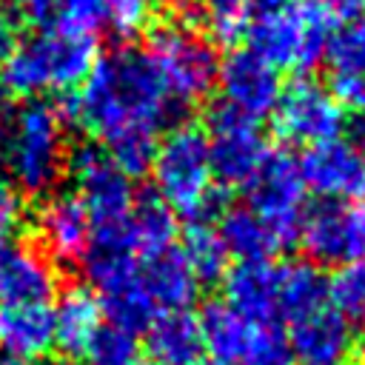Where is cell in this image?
Here are the masks:
<instances>
[{
  "mask_svg": "<svg viewBox=\"0 0 365 365\" xmlns=\"http://www.w3.org/2000/svg\"><path fill=\"white\" fill-rule=\"evenodd\" d=\"M217 83L222 91V106L251 120L268 117L282 91L277 68H271L248 48H237L220 63Z\"/></svg>",
  "mask_w": 365,
  "mask_h": 365,
  "instance_id": "13",
  "label": "cell"
},
{
  "mask_svg": "<svg viewBox=\"0 0 365 365\" xmlns=\"http://www.w3.org/2000/svg\"><path fill=\"white\" fill-rule=\"evenodd\" d=\"M205 143H208L211 174L222 185H248V180L257 174L259 163L268 154L257 120L222 103L208 111Z\"/></svg>",
  "mask_w": 365,
  "mask_h": 365,
  "instance_id": "11",
  "label": "cell"
},
{
  "mask_svg": "<svg viewBox=\"0 0 365 365\" xmlns=\"http://www.w3.org/2000/svg\"><path fill=\"white\" fill-rule=\"evenodd\" d=\"M317 3L325 9L331 20H345V23L359 20V14L365 11V0H317Z\"/></svg>",
  "mask_w": 365,
  "mask_h": 365,
  "instance_id": "35",
  "label": "cell"
},
{
  "mask_svg": "<svg viewBox=\"0 0 365 365\" xmlns=\"http://www.w3.org/2000/svg\"><path fill=\"white\" fill-rule=\"evenodd\" d=\"M83 359L86 365H131L137 359V334L103 322Z\"/></svg>",
  "mask_w": 365,
  "mask_h": 365,
  "instance_id": "30",
  "label": "cell"
},
{
  "mask_svg": "<svg viewBox=\"0 0 365 365\" xmlns=\"http://www.w3.org/2000/svg\"><path fill=\"white\" fill-rule=\"evenodd\" d=\"M299 174L305 188L322 200H359L365 197V145L351 137H334L305 148Z\"/></svg>",
  "mask_w": 365,
  "mask_h": 365,
  "instance_id": "12",
  "label": "cell"
},
{
  "mask_svg": "<svg viewBox=\"0 0 365 365\" xmlns=\"http://www.w3.org/2000/svg\"><path fill=\"white\" fill-rule=\"evenodd\" d=\"M354 345H356V354H359V365H365V322H362V331H359Z\"/></svg>",
  "mask_w": 365,
  "mask_h": 365,
  "instance_id": "39",
  "label": "cell"
},
{
  "mask_svg": "<svg viewBox=\"0 0 365 365\" xmlns=\"http://www.w3.org/2000/svg\"><path fill=\"white\" fill-rule=\"evenodd\" d=\"M54 348V311L48 302L0 305V356L31 362Z\"/></svg>",
  "mask_w": 365,
  "mask_h": 365,
  "instance_id": "17",
  "label": "cell"
},
{
  "mask_svg": "<svg viewBox=\"0 0 365 365\" xmlns=\"http://www.w3.org/2000/svg\"><path fill=\"white\" fill-rule=\"evenodd\" d=\"M288 3H294V0H254V6H257V11H268V9H279V6H288Z\"/></svg>",
  "mask_w": 365,
  "mask_h": 365,
  "instance_id": "38",
  "label": "cell"
},
{
  "mask_svg": "<svg viewBox=\"0 0 365 365\" xmlns=\"http://www.w3.org/2000/svg\"><path fill=\"white\" fill-rule=\"evenodd\" d=\"M14 46H17V23L9 11L0 9V63L11 54Z\"/></svg>",
  "mask_w": 365,
  "mask_h": 365,
  "instance_id": "37",
  "label": "cell"
},
{
  "mask_svg": "<svg viewBox=\"0 0 365 365\" xmlns=\"http://www.w3.org/2000/svg\"><path fill=\"white\" fill-rule=\"evenodd\" d=\"M205 9L208 31L217 43H237L248 31V3L251 0H197Z\"/></svg>",
  "mask_w": 365,
  "mask_h": 365,
  "instance_id": "31",
  "label": "cell"
},
{
  "mask_svg": "<svg viewBox=\"0 0 365 365\" xmlns=\"http://www.w3.org/2000/svg\"><path fill=\"white\" fill-rule=\"evenodd\" d=\"M148 3H154V0H148Z\"/></svg>",
  "mask_w": 365,
  "mask_h": 365,
  "instance_id": "44",
  "label": "cell"
},
{
  "mask_svg": "<svg viewBox=\"0 0 365 365\" xmlns=\"http://www.w3.org/2000/svg\"><path fill=\"white\" fill-rule=\"evenodd\" d=\"M151 174L157 197L171 214L205 220L217 202L205 131L197 125H177L157 143Z\"/></svg>",
  "mask_w": 365,
  "mask_h": 365,
  "instance_id": "5",
  "label": "cell"
},
{
  "mask_svg": "<svg viewBox=\"0 0 365 365\" xmlns=\"http://www.w3.org/2000/svg\"><path fill=\"white\" fill-rule=\"evenodd\" d=\"M180 257L185 259L188 271L194 274V279L200 285L217 282L228 274V251L220 240L217 225H211L208 220H191V225L182 237Z\"/></svg>",
  "mask_w": 365,
  "mask_h": 365,
  "instance_id": "27",
  "label": "cell"
},
{
  "mask_svg": "<svg viewBox=\"0 0 365 365\" xmlns=\"http://www.w3.org/2000/svg\"><path fill=\"white\" fill-rule=\"evenodd\" d=\"M177 108L200 103L217 83L220 57L211 40L185 20H165L148 34L145 48Z\"/></svg>",
  "mask_w": 365,
  "mask_h": 365,
  "instance_id": "6",
  "label": "cell"
},
{
  "mask_svg": "<svg viewBox=\"0 0 365 365\" xmlns=\"http://www.w3.org/2000/svg\"><path fill=\"white\" fill-rule=\"evenodd\" d=\"M299 242L317 268H339L365 259V202L325 200L305 211Z\"/></svg>",
  "mask_w": 365,
  "mask_h": 365,
  "instance_id": "9",
  "label": "cell"
},
{
  "mask_svg": "<svg viewBox=\"0 0 365 365\" xmlns=\"http://www.w3.org/2000/svg\"><path fill=\"white\" fill-rule=\"evenodd\" d=\"M128 237L140 259L165 254L174 248L177 220L160 197H137L128 214Z\"/></svg>",
  "mask_w": 365,
  "mask_h": 365,
  "instance_id": "25",
  "label": "cell"
},
{
  "mask_svg": "<svg viewBox=\"0 0 365 365\" xmlns=\"http://www.w3.org/2000/svg\"><path fill=\"white\" fill-rule=\"evenodd\" d=\"M137 285L145 294V299L154 305L157 314L188 311V305L194 302V297L200 291V282L194 279L185 259L174 248L165 254L140 259Z\"/></svg>",
  "mask_w": 365,
  "mask_h": 365,
  "instance_id": "20",
  "label": "cell"
},
{
  "mask_svg": "<svg viewBox=\"0 0 365 365\" xmlns=\"http://www.w3.org/2000/svg\"><path fill=\"white\" fill-rule=\"evenodd\" d=\"M94 63V34L48 26L17 43L0 63V88L23 100H37L46 91H71L86 83Z\"/></svg>",
  "mask_w": 365,
  "mask_h": 365,
  "instance_id": "2",
  "label": "cell"
},
{
  "mask_svg": "<svg viewBox=\"0 0 365 365\" xmlns=\"http://www.w3.org/2000/svg\"><path fill=\"white\" fill-rule=\"evenodd\" d=\"M325 277L314 262H282L279 265V288H277V319L294 322L317 308L325 299Z\"/></svg>",
  "mask_w": 365,
  "mask_h": 365,
  "instance_id": "23",
  "label": "cell"
},
{
  "mask_svg": "<svg viewBox=\"0 0 365 365\" xmlns=\"http://www.w3.org/2000/svg\"><path fill=\"white\" fill-rule=\"evenodd\" d=\"M60 117L103 140V151L131 180L151 171L157 131L177 108L151 54L123 46L100 57L86 83L66 97Z\"/></svg>",
  "mask_w": 365,
  "mask_h": 365,
  "instance_id": "1",
  "label": "cell"
},
{
  "mask_svg": "<svg viewBox=\"0 0 365 365\" xmlns=\"http://www.w3.org/2000/svg\"><path fill=\"white\" fill-rule=\"evenodd\" d=\"M200 365H228V362H217V359H214V362H200Z\"/></svg>",
  "mask_w": 365,
  "mask_h": 365,
  "instance_id": "42",
  "label": "cell"
},
{
  "mask_svg": "<svg viewBox=\"0 0 365 365\" xmlns=\"http://www.w3.org/2000/svg\"><path fill=\"white\" fill-rule=\"evenodd\" d=\"M225 302L254 325H271L277 319L279 262L254 259L234 265L225 277Z\"/></svg>",
  "mask_w": 365,
  "mask_h": 365,
  "instance_id": "18",
  "label": "cell"
},
{
  "mask_svg": "<svg viewBox=\"0 0 365 365\" xmlns=\"http://www.w3.org/2000/svg\"><path fill=\"white\" fill-rule=\"evenodd\" d=\"M66 168L77 185V197L83 200L91 231L123 225L134 208V188L131 180L111 163V157L97 143H80L68 157Z\"/></svg>",
  "mask_w": 365,
  "mask_h": 365,
  "instance_id": "8",
  "label": "cell"
},
{
  "mask_svg": "<svg viewBox=\"0 0 365 365\" xmlns=\"http://www.w3.org/2000/svg\"><path fill=\"white\" fill-rule=\"evenodd\" d=\"M37 231L48 257L57 262H77L91 240V217L77 194H54L40 205Z\"/></svg>",
  "mask_w": 365,
  "mask_h": 365,
  "instance_id": "16",
  "label": "cell"
},
{
  "mask_svg": "<svg viewBox=\"0 0 365 365\" xmlns=\"http://www.w3.org/2000/svg\"><path fill=\"white\" fill-rule=\"evenodd\" d=\"M334 37V20L317 0H294L279 9L257 11L248 20V51L265 60L271 68L311 71L325 60Z\"/></svg>",
  "mask_w": 365,
  "mask_h": 365,
  "instance_id": "4",
  "label": "cell"
},
{
  "mask_svg": "<svg viewBox=\"0 0 365 365\" xmlns=\"http://www.w3.org/2000/svg\"><path fill=\"white\" fill-rule=\"evenodd\" d=\"M57 291L54 265L14 237L0 234V305L9 302H48Z\"/></svg>",
  "mask_w": 365,
  "mask_h": 365,
  "instance_id": "15",
  "label": "cell"
},
{
  "mask_svg": "<svg viewBox=\"0 0 365 365\" xmlns=\"http://www.w3.org/2000/svg\"><path fill=\"white\" fill-rule=\"evenodd\" d=\"M3 168L23 194H48L66 168V120L46 100H26L0 137Z\"/></svg>",
  "mask_w": 365,
  "mask_h": 365,
  "instance_id": "3",
  "label": "cell"
},
{
  "mask_svg": "<svg viewBox=\"0 0 365 365\" xmlns=\"http://www.w3.org/2000/svg\"><path fill=\"white\" fill-rule=\"evenodd\" d=\"M20 222H23V200H20V191L0 171V234L14 237V231L20 228Z\"/></svg>",
  "mask_w": 365,
  "mask_h": 365,
  "instance_id": "34",
  "label": "cell"
},
{
  "mask_svg": "<svg viewBox=\"0 0 365 365\" xmlns=\"http://www.w3.org/2000/svg\"><path fill=\"white\" fill-rule=\"evenodd\" d=\"M131 365H157V362H143V359H134Z\"/></svg>",
  "mask_w": 365,
  "mask_h": 365,
  "instance_id": "41",
  "label": "cell"
},
{
  "mask_svg": "<svg viewBox=\"0 0 365 365\" xmlns=\"http://www.w3.org/2000/svg\"><path fill=\"white\" fill-rule=\"evenodd\" d=\"M145 345L157 365H200L205 354L200 319L191 311L157 314L145 328Z\"/></svg>",
  "mask_w": 365,
  "mask_h": 365,
  "instance_id": "22",
  "label": "cell"
},
{
  "mask_svg": "<svg viewBox=\"0 0 365 365\" xmlns=\"http://www.w3.org/2000/svg\"><path fill=\"white\" fill-rule=\"evenodd\" d=\"M145 23H148V0H108L106 26L117 37L131 40L145 29Z\"/></svg>",
  "mask_w": 365,
  "mask_h": 365,
  "instance_id": "33",
  "label": "cell"
},
{
  "mask_svg": "<svg viewBox=\"0 0 365 365\" xmlns=\"http://www.w3.org/2000/svg\"><path fill=\"white\" fill-rule=\"evenodd\" d=\"M200 331H202V345L205 351L214 354L217 362H237L240 351L245 348L254 322H248L240 311H234L225 299L208 302L200 311Z\"/></svg>",
  "mask_w": 365,
  "mask_h": 365,
  "instance_id": "26",
  "label": "cell"
},
{
  "mask_svg": "<svg viewBox=\"0 0 365 365\" xmlns=\"http://www.w3.org/2000/svg\"><path fill=\"white\" fill-rule=\"evenodd\" d=\"M3 125H6V123H3V111H0V137H3Z\"/></svg>",
  "mask_w": 365,
  "mask_h": 365,
  "instance_id": "43",
  "label": "cell"
},
{
  "mask_svg": "<svg viewBox=\"0 0 365 365\" xmlns=\"http://www.w3.org/2000/svg\"><path fill=\"white\" fill-rule=\"evenodd\" d=\"M0 365H29V362H20V359H11V356H0Z\"/></svg>",
  "mask_w": 365,
  "mask_h": 365,
  "instance_id": "40",
  "label": "cell"
},
{
  "mask_svg": "<svg viewBox=\"0 0 365 365\" xmlns=\"http://www.w3.org/2000/svg\"><path fill=\"white\" fill-rule=\"evenodd\" d=\"M288 345L299 365H345L354 348V331L345 317L322 305L291 322Z\"/></svg>",
  "mask_w": 365,
  "mask_h": 365,
  "instance_id": "14",
  "label": "cell"
},
{
  "mask_svg": "<svg viewBox=\"0 0 365 365\" xmlns=\"http://www.w3.org/2000/svg\"><path fill=\"white\" fill-rule=\"evenodd\" d=\"M325 299L348 322H365V259L334 268V277L325 282Z\"/></svg>",
  "mask_w": 365,
  "mask_h": 365,
  "instance_id": "28",
  "label": "cell"
},
{
  "mask_svg": "<svg viewBox=\"0 0 365 365\" xmlns=\"http://www.w3.org/2000/svg\"><path fill=\"white\" fill-rule=\"evenodd\" d=\"M51 14L54 26L80 31V34H94L97 29L106 26L108 17V0H51Z\"/></svg>",
  "mask_w": 365,
  "mask_h": 365,
  "instance_id": "32",
  "label": "cell"
},
{
  "mask_svg": "<svg viewBox=\"0 0 365 365\" xmlns=\"http://www.w3.org/2000/svg\"><path fill=\"white\" fill-rule=\"evenodd\" d=\"M14 14L26 17V20H46L51 14V0H3Z\"/></svg>",
  "mask_w": 365,
  "mask_h": 365,
  "instance_id": "36",
  "label": "cell"
},
{
  "mask_svg": "<svg viewBox=\"0 0 365 365\" xmlns=\"http://www.w3.org/2000/svg\"><path fill=\"white\" fill-rule=\"evenodd\" d=\"M248 208L271 228L279 248L299 240L305 220V182L299 163L288 151H268L248 180Z\"/></svg>",
  "mask_w": 365,
  "mask_h": 365,
  "instance_id": "7",
  "label": "cell"
},
{
  "mask_svg": "<svg viewBox=\"0 0 365 365\" xmlns=\"http://www.w3.org/2000/svg\"><path fill=\"white\" fill-rule=\"evenodd\" d=\"M331 94L345 108H365V20L345 23L325 51Z\"/></svg>",
  "mask_w": 365,
  "mask_h": 365,
  "instance_id": "19",
  "label": "cell"
},
{
  "mask_svg": "<svg viewBox=\"0 0 365 365\" xmlns=\"http://www.w3.org/2000/svg\"><path fill=\"white\" fill-rule=\"evenodd\" d=\"M237 365H297L288 336L277 325H254Z\"/></svg>",
  "mask_w": 365,
  "mask_h": 365,
  "instance_id": "29",
  "label": "cell"
},
{
  "mask_svg": "<svg viewBox=\"0 0 365 365\" xmlns=\"http://www.w3.org/2000/svg\"><path fill=\"white\" fill-rule=\"evenodd\" d=\"M217 231H220V240H222L228 257H237L240 262L268 259L279 248L271 228L248 205H234V208L222 211Z\"/></svg>",
  "mask_w": 365,
  "mask_h": 365,
  "instance_id": "24",
  "label": "cell"
},
{
  "mask_svg": "<svg viewBox=\"0 0 365 365\" xmlns=\"http://www.w3.org/2000/svg\"><path fill=\"white\" fill-rule=\"evenodd\" d=\"M54 311V345L71 356L83 359L91 339L103 328V305L97 294L86 285H71L57 297Z\"/></svg>",
  "mask_w": 365,
  "mask_h": 365,
  "instance_id": "21",
  "label": "cell"
},
{
  "mask_svg": "<svg viewBox=\"0 0 365 365\" xmlns=\"http://www.w3.org/2000/svg\"><path fill=\"white\" fill-rule=\"evenodd\" d=\"M271 117L277 134L285 143L308 148L342 137L345 128V108L334 100V94L325 86L308 77H299L279 91Z\"/></svg>",
  "mask_w": 365,
  "mask_h": 365,
  "instance_id": "10",
  "label": "cell"
}]
</instances>
